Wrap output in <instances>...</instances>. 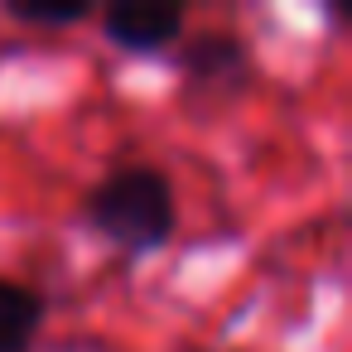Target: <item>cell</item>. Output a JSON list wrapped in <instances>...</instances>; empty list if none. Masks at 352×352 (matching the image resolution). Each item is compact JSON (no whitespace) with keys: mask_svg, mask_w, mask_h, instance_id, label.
I'll list each match as a JSON object with an SVG mask.
<instances>
[{"mask_svg":"<svg viewBox=\"0 0 352 352\" xmlns=\"http://www.w3.org/2000/svg\"><path fill=\"white\" fill-rule=\"evenodd\" d=\"M44 294L20 285V280H0V352H30L39 328H44Z\"/></svg>","mask_w":352,"mask_h":352,"instance_id":"cell-4","label":"cell"},{"mask_svg":"<svg viewBox=\"0 0 352 352\" xmlns=\"http://www.w3.org/2000/svg\"><path fill=\"white\" fill-rule=\"evenodd\" d=\"M184 6H150V0H121L102 10V39L121 54H164L184 39Z\"/></svg>","mask_w":352,"mask_h":352,"instance_id":"cell-3","label":"cell"},{"mask_svg":"<svg viewBox=\"0 0 352 352\" xmlns=\"http://www.w3.org/2000/svg\"><path fill=\"white\" fill-rule=\"evenodd\" d=\"M82 222L107 236L111 246H121L126 256H150L164 251L174 241L179 227V203H174V184L169 174L150 169V164H126L111 169L82 203Z\"/></svg>","mask_w":352,"mask_h":352,"instance_id":"cell-1","label":"cell"},{"mask_svg":"<svg viewBox=\"0 0 352 352\" xmlns=\"http://www.w3.org/2000/svg\"><path fill=\"white\" fill-rule=\"evenodd\" d=\"M179 73H184V87L198 102H232L251 82V49H246L241 34L212 30V34H198V39L184 44Z\"/></svg>","mask_w":352,"mask_h":352,"instance_id":"cell-2","label":"cell"},{"mask_svg":"<svg viewBox=\"0 0 352 352\" xmlns=\"http://www.w3.org/2000/svg\"><path fill=\"white\" fill-rule=\"evenodd\" d=\"M6 15L30 30H68L92 15L87 0H6Z\"/></svg>","mask_w":352,"mask_h":352,"instance_id":"cell-5","label":"cell"},{"mask_svg":"<svg viewBox=\"0 0 352 352\" xmlns=\"http://www.w3.org/2000/svg\"><path fill=\"white\" fill-rule=\"evenodd\" d=\"M179 352H217V347H179Z\"/></svg>","mask_w":352,"mask_h":352,"instance_id":"cell-6","label":"cell"}]
</instances>
